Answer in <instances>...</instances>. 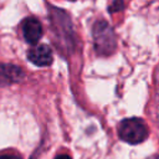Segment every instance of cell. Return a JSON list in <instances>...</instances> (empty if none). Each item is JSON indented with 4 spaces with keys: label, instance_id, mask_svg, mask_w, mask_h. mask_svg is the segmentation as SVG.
<instances>
[{
    "label": "cell",
    "instance_id": "obj_1",
    "mask_svg": "<svg viewBox=\"0 0 159 159\" xmlns=\"http://www.w3.org/2000/svg\"><path fill=\"white\" fill-rule=\"evenodd\" d=\"M94 50L99 56H109L114 52L117 47V39L113 29L107 21L99 20L93 25L92 29Z\"/></svg>",
    "mask_w": 159,
    "mask_h": 159
},
{
    "label": "cell",
    "instance_id": "obj_2",
    "mask_svg": "<svg viewBox=\"0 0 159 159\" xmlns=\"http://www.w3.org/2000/svg\"><path fill=\"white\" fill-rule=\"evenodd\" d=\"M147 124L140 118H125L119 123L118 135L129 144H139L148 138Z\"/></svg>",
    "mask_w": 159,
    "mask_h": 159
},
{
    "label": "cell",
    "instance_id": "obj_3",
    "mask_svg": "<svg viewBox=\"0 0 159 159\" xmlns=\"http://www.w3.org/2000/svg\"><path fill=\"white\" fill-rule=\"evenodd\" d=\"M21 31L27 43L36 45L42 36V25L35 17H26L21 22Z\"/></svg>",
    "mask_w": 159,
    "mask_h": 159
},
{
    "label": "cell",
    "instance_id": "obj_4",
    "mask_svg": "<svg viewBox=\"0 0 159 159\" xmlns=\"http://www.w3.org/2000/svg\"><path fill=\"white\" fill-rule=\"evenodd\" d=\"M27 58L36 66L45 67L52 62V51L47 45H37L29 50Z\"/></svg>",
    "mask_w": 159,
    "mask_h": 159
},
{
    "label": "cell",
    "instance_id": "obj_5",
    "mask_svg": "<svg viewBox=\"0 0 159 159\" xmlns=\"http://www.w3.org/2000/svg\"><path fill=\"white\" fill-rule=\"evenodd\" d=\"M24 77V71L11 63H0V86H7L19 82Z\"/></svg>",
    "mask_w": 159,
    "mask_h": 159
},
{
    "label": "cell",
    "instance_id": "obj_6",
    "mask_svg": "<svg viewBox=\"0 0 159 159\" xmlns=\"http://www.w3.org/2000/svg\"><path fill=\"white\" fill-rule=\"evenodd\" d=\"M124 6H125L124 0H114V1L112 2V5L108 7V11H109V12H116V11L123 10Z\"/></svg>",
    "mask_w": 159,
    "mask_h": 159
},
{
    "label": "cell",
    "instance_id": "obj_7",
    "mask_svg": "<svg viewBox=\"0 0 159 159\" xmlns=\"http://www.w3.org/2000/svg\"><path fill=\"white\" fill-rule=\"evenodd\" d=\"M55 159H71V157H68L67 154H61V155H57Z\"/></svg>",
    "mask_w": 159,
    "mask_h": 159
},
{
    "label": "cell",
    "instance_id": "obj_8",
    "mask_svg": "<svg viewBox=\"0 0 159 159\" xmlns=\"http://www.w3.org/2000/svg\"><path fill=\"white\" fill-rule=\"evenodd\" d=\"M0 159H15V158L11 157V155H6V154H4V155H0Z\"/></svg>",
    "mask_w": 159,
    "mask_h": 159
},
{
    "label": "cell",
    "instance_id": "obj_9",
    "mask_svg": "<svg viewBox=\"0 0 159 159\" xmlns=\"http://www.w3.org/2000/svg\"><path fill=\"white\" fill-rule=\"evenodd\" d=\"M71 1H73V0H71Z\"/></svg>",
    "mask_w": 159,
    "mask_h": 159
}]
</instances>
